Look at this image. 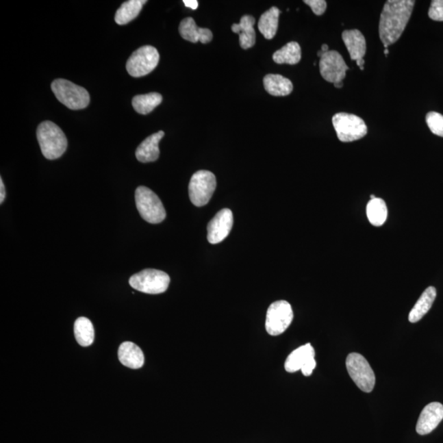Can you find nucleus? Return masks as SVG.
Returning <instances> with one entry per match:
<instances>
[{"mask_svg": "<svg viewBox=\"0 0 443 443\" xmlns=\"http://www.w3.org/2000/svg\"><path fill=\"white\" fill-rule=\"evenodd\" d=\"M164 136V132L160 131L143 140L136 149V159L142 163L155 162L158 160L160 155L159 143Z\"/></svg>", "mask_w": 443, "mask_h": 443, "instance_id": "15", "label": "nucleus"}, {"mask_svg": "<svg viewBox=\"0 0 443 443\" xmlns=\"http://www.w3.org/2000/svg\"><path fill=\"white\" fill-rule=\"evenodd\" d=\"M415 3L413 0H388L385 3L379 21V36L385 49L403 35Z\"/></svg>", "mask_w": 443, "mask_h": 443, "instance_id": "1", "label": "nucleus"}, {"mask_svg": "<svg viewBox=\"0 0 443 443\" xmlns=\"http://www.w3.org/2000/svg\"><path fill=\"white\" fill-rule=\"evenodd\" d=\"M321 51L324 53L329 51V45L324 44L322 45Z\"/></svg>", "mask_w": 443, "mask_h": 443, "instance_id": "33", "label": "nucleus"}, {"mask_svg": "<svg viewBox=\"0 0 443 443\" xmlns=\"http://www.w3.org/2000/svg\"><path fill=\"white\" fill-rule=\"evenodd\" d=\"M264 86L267 92L273 97H286L293 90L292 81L279 74H268L264 77Z\"/></svg>", "mask_w": 443, "mask_h": 443, "instance_id": "20", "label": "nucleus"}, {"mask_svg": "<svg viewBox=\"0 0 443 443\" xmlns=\"http://www.w3.org/2000/svg\"><path fill=\"white\" fill-rule=\"evenodd\" d=\"M183 3L186 7L192 8V10H196L199 6L197 0H183Z\"/></svg>", "mask_w": 443, "mask_h": 443, "instance_id": "31", "label": "nucleus"}, {"mask_svg": "<svg viewBox=\"0 0 443 443\" xmlns=\"http://www.w3.org/2000/svg\"><path fill=\"white\" fill-rule=\"evenodd\" d=\"M384 53H385V55H388V53H389V51H388V49H384Z\"/></svg>", "mask_w": 443, "mask_h": 443, "instance_id": "36", "label": "nucleus"}, {"mask_svg": "<svg viewBox=\"0 0 443 443\" xmlns=\"http://www.w3.org/2000/svg\"><path fill=\"white\" fill-rule=\"evenodd\" d=\"M0 204H3L4 199H5V188H4L3 181L2 178H0Z\"/></svg>", "mask_w": 443, "mask_h": 443, "instance_id": "32", "label": "nucleus"}, {"mask_svg": "<svg viewBox=\"0 0 443 443\" xmlns=\"http://www.w3.org/2000/svg\"><path fill=\"white\" fill-rule=\"evenodd\" d=\"M304 3L307 4L314 14L321 16L325 14L327 8V2L325 0H305Z\"/></svg>", "mask_w": 443, "mask_h": 443, "instance_id": "30", "label": "nucleus"}, {"mask_svg": "<svg viewBox=\"0 0 443 443\" xmlns=\"http://www.w3.org/2000/svg\"><path fill=\"white\" fill-rule=\"evenodd\" d=\"M334 86L338 89H341L343 88V82L341 81V82H338V84H335Z\"/></svg>", "mask_w": 443, "mask_h": 443, "instance_id": "35", "label": "nucleus"}, {"mask_svg": "<svg viewBox=\"0 0 443 443\" xmlns=\"http://www.w3.org/2000/svg\"><path fill=\"white\" fill-rule=\"evenodd\" d=\"M216 177L207 170L198 171L190 178L189 197L190 201L197 207L208 204L216 189Z\"/></svg>", "mask_w": 443, "mask_h": 443, "instance_id": "8", "label": "nucleus"}, {"mask_svg": "<svg viewBox=\"0 0 443 443\" xmlns=\"http://www.w3.org/2000/svg\"><path fill=\"white\" fill-rule=\"evenodd\" d=\"M147 0H128L124 2L115 14V22L118 25H126L134 20L142 10Z\"/></svg>", "mask_w": 443, "mask_h": 443, "instance_id": "22", "label": "nucleus"}, {"mask_svg": "<svg viewBox=\"0 0 443 443\" xmlns=\"http://www.w3.org/2000/svg\"><path fill=\"white\" fill-rule=\"evenodd\" d=\"M426 123L434 135L443 138V115L437 112H429L426 115Z\"/></svg>", "mask_w": 443, "mask_h": 443, "instance_id": "28", "label": "nucleus"}, {"mask_svg": "<svg viewBox=\"0 0 443 443\" xmlns=\"http://www.w3.org/2000/svg\"><path fill=\"white\" fill-rule=\"evenodd\" d=\"M280 10L277 7H273L260 16L258 27L262 34L268 40L275 36L279 27Z\"/></svg>", "mask_w": 443, "mask_h": 443, "instance_id": "23", "label": "nucleus"}, {"mask_svg": "<svg viewBox=\"0 0 443 443\" xmlns=\"http://www.w3.org/2000/svg\"><path fill=\"white\" fill-rule=\"evenodd\" d=\"M233 226V212L229 209H223L215 215L207 227V239L211 244L220 243L229 235Z\"/></svg>", "mask_w": 443, "mask_h": 443, "instance_id": "12", "label": "nucleus"}, {"mask_svg": "<svg viewBox=\"0 0 443 443\" xmlns=\"http://www.w3.org/2000/svg\"><path fill=\"white\" fill-rule=\"evenodd\" d=\"M135 199L136 208L144 221L156 225L162 223L166 218V211L162 201L150 188L139 186L136 190Z\"/></svg>", "mask_w": 443, "mask_h": 443, "instance_id": "3", "label": "nucleus"}, {"mask_svg": "<svg viewBox=\"0 0 443 443\" xmlns=\"http://www.w3.org/2000/svg\"><path fill=\"white\" fill-rule=\"evenodd\" d=\"M443 420V405L440 403H430L423 409L416 425V432L426 435L433 431Z\"/></svg>", "mask_w": 443, "mask_h": 443, "instance_id": "13", "label": "nucleus"}, {"mask_svg": "<svg viewBox=\"0 0 443 443\" xmlns=\"http://www.w3.org/2000/svg\"><path fill=\"white\" fill-rule=\"evenodd\" d=\"M41 152L48 160L60 158L68 148V140L59 126L51 121L41 123L36 131Z\"/></svg>", "mask_w": 443, "mask_h": 443, "instance_id": "2", "label": "nucleus"}, {"mask_svg": "<svg viewBox=\"0 0 443 443\" xmlns=\"http://www.w3.org/2000/svg\"><path fill=\"white\" fill-rule=\"evenodd\" d=\"M356 64H357L359 68L364 67V59L356 61Z\"/></svg>", "mask_w": 443, "mask_h": 443, "instance_id": "34", "label": "nucleus"}, {"mask_svg": "<svg viewBox=\"0 0 443 443\" xmlns=\"http://www.w3.org/2000/svg\"><path fill=\"white\" fill-rule=\"evenodd\" d=\"M51 89L60 102L70 110H82L89 105L88 91L72 81L57 79L52 82Z\"/></svg>", "mask_w": 443, "mask_h": 443, "instance_id": "4", "label": "nucleus"}, {"mask_svg": "<svg viewBox=\"0 0 443 443\" xmlns=\"http://www.w3.org/2000/svg\"><path fill=\"white\" fill-rule=\"evenodd\" d=\"M346 370L360 390L371 392L375 386V375L370 363L359 353H351L346 360Z\"/></svg>", "mask_w": 443, "mask_h": 443, "instance_id": "7", "label": "nucleus"}, {"mask_svg": "<svg viewBox=\"0 0 443 443\" xmlns=\"http://www.w3.org/2000/svg\"><path fill=\"white\" fill-rule=\"evenodd\" d=\"M437 296L435 288L429 287L422 294L420 299L418 300L415 306L409 314V321L417 322L422 320L429 310L431 309L434 301Z\"/></svg>", "mask_w": 443, "mask_h": 443, "instance_id": "21", "label": "nucleus"}, {"mask_svg": "<svg viewBox=\"0 0 443 443\" xmlns=\"http://www.w3.org/2000/svg\"><path fill=\"white\" fill-rule=\"evenodd\" d=\"M74 333L78 344L89 346L94 339V330L92 322L88 318H78L74 324Z\"/></svg>", "mask_w": 443, "mask_h": 443, "instance_id": "26", "label": "nucleus"}, {"mask_svg": "<svg viewBox=\"0 0 443 443\" xmlns=\"http://www.w3.org/2000/svg\"><path fill=\"white\" fill-rule=\"evenodd\" d=\"M342 37L351 59L355 61L364 59L366 53V40L362 33L356 29L346 30L342 32Z\"/></svg>", "mask_w": 443, "mask_h": 443, "instance_id": "17", "label": "nucleus"}, {"mask_svg": "<svg viewBox=\"0 0 443 443\" xmlns=\"http://www.w3.org/2000/svg\"><path fill=\"white\" fill-rule=\"evenodd\" d=\"M314 356H316V351L310 343L298 347L286 359L285 370L288 372L301 370V368H304L306 364L313 362Z\"/></svg>", "mask_w": 443, "mask_h": 443, "instance_id": "16", "label": "nucleus"}, {"mask_svg": "<svg viewBox=\"0 0 443 443\" xmlns=\"http://www.w3.org/2000/svg\"><path fill=\"white\" fill-rule=\"evenodd\" d=\"M162 101V95L159 93L139 94L132 99V106L138 114H148L160 105Z\"/></svg>", "mask_w": 443, "mask_h": 443, "instance_id": "27", "label": "nucleus"}, {"mask_svg": "<svg viewBox=\"0 0 443 443\" xmlns=\"http://www.w3.org/2000/svg\"><path fill=\"white\" fill-rule=\"evenodd\" d=\"M291 305L286 301L273 302L269 306L266 321L267 333L271 336H279L289 328L293 320Z\"/></svg>", "mask_w": 443, "mask_h": 443, "instance_id": "10", "label": "nucleus"}, {"mask_svg": "<svg viewBox=\"0 0 443 443\" xmlns=\"http://www.w3.org/2000/svg\"><path fill=\"white\" fill-rule=\"evenodd\" d=\"M429 16L433 21L443 22V0H433L429 10Z\"/></svg>", "mask_w": 443, "mask_h": 443, "instance_id": "29", "label": "nucleus"}, {"mask_svg": "<svg viewBox=\"0 0 443 443\" xmlns=\"http://www.w3.org/2000/svg\"><path fill=\"white\" fill-rule=\"evenodd\" d=\"M118 359L123 366L138 370L144 366V356L142 349L131 342H123L118 349Z\"/></svg>", "mask_w": 443, "mask_h": 443, "instance_id": "18", "label": "nucleus"}, {"mask_svg": "<svg viewBox=\"0 0 443 443\" xmlns=\"http://www.w3.org/2000/svg\"><path fill=\"white\" fill-rule=\"evenodd\" d=\"M179 33L182 38L190 42L208 44L213 39V33L210 29L198 27L192 18H186L181 21Z\"/></svg>", "mask_w": 443, "mask_h": 443, "instance_id": "14", "label": "nucleus"}, {"mask_svg": "<svg viewBox=\"0 0 443 443\" xmlns=\"http://www.w3.org/2000/svg\"><path fill=\"white\" fill-rule=\"evenodd\" d=\"M273 60L279 64L294 65L299 63L301 60L300 45L295 41L288 43L273 53Z\"/></svg>", "mask_w": 443, "mask_h": 443, "instance_id": "24", "label": "nucleus"}, {"mask_svg": "<svg viewBox=\"0 0 443 443\" xmlns=\"http://www.w3.org/2000/svg\"><path fill=\"white\" fill-rule=\"evenodd\" d=\"M255 23L254 16L245 15L240 23H234L231 26V31L239 34L240 45L244 49L253 47L255 44Z\"/></svg>", "mask_w": 443, "mask_h": 443, "instance_id": "19", "label": "nucleus"}, {"mask_svg": "<svg viewBox=\"0 0 443 443\" xmlns=\"http://www.w3.org/2000/svg\"><path fill=\"white\" fill-rule=\"evenodd\" d=\"M129 283L132 288L139 292L155 295L167 291L170 277L163 271L148 268L132 275Z\"/></svg>", "mask_w": 443, "mask_h": 443, "instance_id": "5", "label": "nucleus"}, {"mask_svg": "<svg viewBox=\"0 0 443 443\" xmlns=\"http://www.w3.org/2000/svg\"><path fill=\"white\" fill-rule=\"evenodd\" d=\"M349 68L338 51H329L322 55L320 61V71L324 79L330 84H338L346 77Z\"/></svg>", "mask_w": 443, "mask_h": 443, "instance_id": "11", "label": "nucleus"}, {"mask_svg": "<svg viewBox=\"0 0 443 443\" xmlns=\"http://www.w3.org/2000/svg\"><path fill=\"white\" fill-rule=\"evenodd\" d=\"M366 214L368 221L372 225L381 227L384 225L388 218L386 203L380 198H375L368 203Z\"/></svg>", "mask_w": 443, "mask_h": 443, "instance_id": "25", "label": "nucleus"}, {"mask_svg": "<svg viewBox=\"0 0 443 443\" xmlns=\"http://www.w3.org/2000/svg\"><path fill=\"white\" fill-rule=\"evenodd\" d=\"M333 125L339 140L353 142L364 138L368 128L362 118L346 113L336 114L333 117Z\"/></svg>", "mask_w": 443, "mask_h": 443, "instance_id": "6", "label": "nucleus"}, {"mask_svg": "<svg viewBox=\"0 0 443 443\" xmlns=\"http://www.w3.org/2000/svg\"><path fill=\"white\" fill-rule=\"evenodd\" d=\"M159 61L158 51L151 45H144L132 53L128 59L127 71L134 77L147 76L157 67Z\"/></svg>", "mask_w": 443, "mask_h": 443, "instance_id": "9", "label": "nucleus"}]
</instances>
